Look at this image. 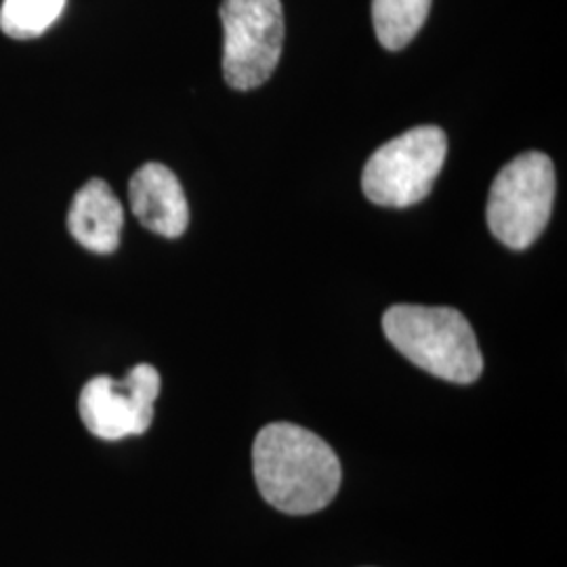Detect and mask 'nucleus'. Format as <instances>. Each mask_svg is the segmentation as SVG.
Instances as JSON below:
<instances>
[{"label": "nucleus", "mask_w": 567, "mask_h": 567, "mask_svg": "<svg viewBox=\"0 0 567 567\" xmlns=\"http://www.w3.org/2000/svg\"><path fill=\"white\" fill-rule=\"evenodd\" d=\"M252 471L265 501L290 515L328 507L343 480L334 450L320 435L292 423H274L259 431Z\"/></svg>", "instance_id": "nucleus-1"}, {"label": "nucleus", "mask_w": 567, "mask_h": 567, "mask_svg": "<svg viewBox=\"0 0 567 567\" xmlns=\"http://www.w3.org/2000/svg\"><path fill=\"white\" fill-rule=\"evenodd\" d=\"M389 343L429 374L468 385L482 377L484 358L465 316L450 307L393 305L383 316Z\"/></svg>", "instance_id": "nucleus-2"}, {"label": "nucleus", "mask_w": 567, "mask_h": 567, "mask_svg": "<svg viewBox=\"0 0 567 567\" xmlns=\"http://www.w3.org/2000/svg\"><path fill=\"white\" fill-rule=\"evenodd\" d=\"M555 166L543 152H526L489 187L487 225L501 243L524 250L545 231L555 200Z\"/></svg>", "instance_id": "nucleus-3"}, {"label": "nucleus", "mask_w": 567, "mask_h": 567, "mask_svg": "<svg viewBox=\"0 0 567 567\" xmlns=\"http://www.w3.org/2000/svg\"><path fill=\"white\" fill-rule=\"evenodd\" d=\"M446 133L440 126H414L381 145L362 173L370 203L405 208L425 200L446 161Z\"/></svg>", "instance_id": "nucleus-4"}, {"label": "nucleus", "mask_w": 567, "mask_h": 567, "mask_svg": "<svg viewBox=\"0 0 567 567\" xmlns=\"http://www.w3.org/2000/svg\"><path fill=\"white\" fill-rule=\"evenodd\" d=\"M224 76L236 91L261 86L276 70L284 47L280 0H224Z\"/></svg>", "instance_id": "nucleus-5"}, {"label": "nucleus", "mask_w": 567, "mask_h": 567, "mask_svg": "<svg viewBox=\"0 0 567 567\" xmlns=\"http://www.w3.org/2000/svg\"><path fill=\"white\" fill-rule=\"evenodd\" d=\"M161 374L154 365L131 368L122 381L95 377L82 386L79 412L84 426L100 440L118 442L142 435L154 421Z\"/></svg>", "instance_id": "nucleus-6"}, {"label": "nucleus", "mask_w": 567, "mask_h": 567, "mask_svg": "<svg viewBox=\"0 0 567 567\" xmlns=\"http://www.w3.org/2000/svg\"><path fill=\"white\" fill-rule=\"evenodd\" d=\"M128 203L143 227L164 238H179L189 224L182 183L164 164H143L131 177Z\"/></svg>", "instance_id": "nucleus-7"}, {"label": "nucleus", "mask_w": 567, "mask_h": 567, "mask_svg": "<svg viewBox=\"0 0 567 567\" xmlns=\"http://www.w3.org/2000/svg\"><path fill=\"white\" fill-rule=\"evenodd\" d=\"M124 210L112 187L91 179L76 192L68 210V229L76 243L91 252L110 255L121 244Z\"/></svg>", "instance_id": "nucleus-8"}, {"label": "nucleus", "mask_w": 567, "mask_h": 567, "mask_svg": "<svg viewBox=\"0 0 567 567\" xmlns=\"http://www.w3.org/2000/svg\"><path fill=\"white\" fill-rule=\"evenodd\" d=\"M431 0H372L374 32L389 51H400L419 34Z\"/></svg>", "instance_id": "nucleus-9"}, {"label": "nucleus", "mask_w": 567, "mask_h": 567, "mask_svg": "<svg viewBox=\"0 0 567 567\" xmlns=\"http://www.w3.org/2000/svg\"><path fill=\"white\" fill-rule=\"evenodd\" d=\"M65 9V0H2L0 30L16 41L44 34Z\"/></svg>", "instance_id": "nucleus-10"}]
</instances>
